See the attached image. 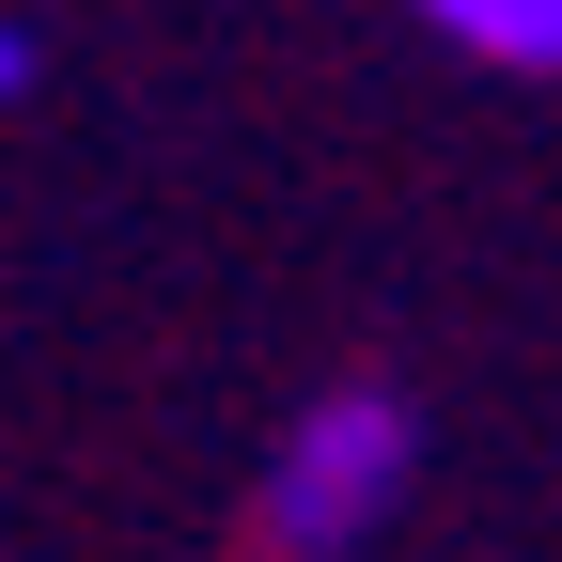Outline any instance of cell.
Listing matches in <instances>:
<instances>
[{"label": "cell", "instance_id": "7a4b0ae2", "mask_svg": "<svg viewBox=\"0 0 562 562\" xmlns=\"http://www.w3.org/2000/svg\"><path fill=\"white\" fill-rule=\"evenodd\" d=\"M438 47L501 63V79H562V0H406Z\"/></svg>", "mask_w": 562, "mask_h": 562}, {"label": "cell", "instance_id": "3957f363", "mask_svg": "<svg viewBox=\"0 0 562 562\" xmlns=\"http://www.w3.org/2000/svg\"><path fill=\"white\" fill-rule=\"evenodd\" d=\"M16 94H32V32L0 16V110H16Z\"/></svg>", "mask_w": 562, "mask_h": 562}, {"label": "cell", "instance_id": "6da1fadb", "mask_svg": "<svg viewBox=\"0 0 562 562\" xmlns=\"http://www.w3.org/2000/svg\"><path fill=\"white\" fill-rule=\"evenodd\" d=\"M422 484V406L406 391H313L250 469V562H360Z\"/></svg>", "mask_w": 562, "mask_h": 562}]
</instances>
